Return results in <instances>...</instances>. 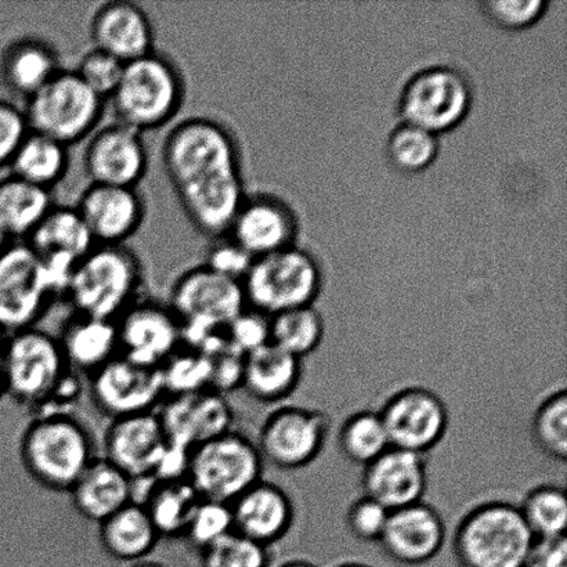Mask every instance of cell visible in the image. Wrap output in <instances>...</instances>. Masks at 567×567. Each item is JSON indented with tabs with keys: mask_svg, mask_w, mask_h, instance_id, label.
Here are the masks:
<instances>
[{
	"mask_svg": "<svg viewBox=\"0 0 567 567\" xmlns=\"http://www.w3.org/2000/svg\"><path fill=\"white\" fill-rule=\"evenodd\" d=\"M161 158L176 197L243 175L241 150L235 133L209 116H192L172 127Z\"/></svg>",
	"mask_w": 567,
	"mask_h": 567,
	"instance_id": "1",
	"label": "cell"
},
{
	"mask_svg": "<svg viewBox=\"0 0 567 567\" xmlns=\"http://www.w3.org/2000/svg\"><path fill=\"white\" fill-rule=\"evenodd\" d=\"M22 470L39 487L69 494L99 457L91 430L75 414L35 415L21 432Z\"/></svg>",
	"mask_w": 567,
	"mask_h": 567,
	"instance_id": "2",
	"label": "cell"
},
{
	"mask_svg": "<svg viewBox=\"0 0 567 567\" xmlns=\"http://www.w3.org/2000/svg\"><path fill=\"white\" fill-rule=\"evenodd\" d=\"M186 82L174 60L158 50L126 63L109 102L115 121L147 133L163 130L181 113Z\"/></svg>",
	"mask_w": 567,
	"mask_h": 567,
	"instance_id": "3",
	"label": "cell"
},
{
	"mask_svg": "<svg viewBox=\"0 0 567 567\" xmlns=\"http://www.w3.org/2000/svg\"><path fill=\"white\" fill-rule=\"evenodd\" d=\"M169 305L183 331V347L207 352L225 337L226 327L248 308L240 281L198 265L172 284Z\"/></svg>",
	"mask_w": 567,
	"mask_h": 567,
	"instance_id": "4",
	"label": "cell"
},
{
	"mask_svg": "<svg viewBox=\"0 0 567 567\" xmlns=\"http://www.w3.org/2000/svg\"><path fill=\"white\" fill-rule=\"evenodd\" d=\"M144 268L126 246H94L72 271L65 299L74 313L115 321L142 297Z\"/></svg>",
	"mask_w": 567,
	"mask_h": 567,
	"instance_id": "5",
	"label": "cell"
},
{
	"mask_svg": "<svg viewBox=\"0 0 567 567\" xmlns=\"http://www.w3.org/2000/svg\"><path fill=\"white\" fill-rule=\"evenodd\" d=\"M535 542L518 505L487 502L460 520L453 549L461 567H524Z\"/></svg>",
	"mask_w": 567,
	"mask_h": 567,
	"instance_id": "6",
	"label": "cell"
},
{
	"mask_svg": "<svg viewBox=\"0 0 567 567\" xmlns=\"http://www.w3.org/2000/svg\"><path fill=\"white\" fill-rule=\"evenodd\" d=\"M264 464L257 443L235 427L192 450L186 480L199 498L231 504L264 480Z\"/></svg>",
	"mask_w": 567,
	"mask_h": 567,
	"instance_id": "7",
	"label": "cell"
},
{
	"mask_svg": "<svg viewBox=\"0 0 567 567\" xmlns=\"http://www.w3.org/2000/svg\"><path fill=\"white\" fill-rule=\"evenodd\" d=\"M31 132L66 147L87 141L103 120L105 100L89 89L75 71L61 70L41 91L25 100Z\"/></svg>",
	"mask_w": 567,
	"mask_h": 567,
	"instance_id": "8",
	"label": "cell"
},
{
	"mask_svg": "<svg viewBox=\"0 0 567 567\" xmlns=\"http://www.w3.org/2000/svg\"><path fill=\"white\" fill-rule=\"evenodd\" d=\"M241 284L248 308L271 317L313 305L322 271L313 255L293 246L255 259Z\"/></svg>",
	"mask_w": 567,
	"mask_h": 567,
	"instance_id": "9",
	"label": "cell"
},
{
	"mask_svg": "<svg viewBox=\"0 0 567 567\" xmlns=\"http://www.w3.org/2000/svg\"><path fill=\"white\" fill-rule=\"evenodd\" d=\"M69 370L58 337L52 333L32 327L6 338L4 398L30 413L52 394Z\"/></svg>",
	"mask_w": 567,
	"mask_h": 567,
	"instance_id": "10",
	"label": "cell"
},
{
	"mask_svg": "<svg viewBox=\"0 0 567 567\" xmlns=\"http://www.w3.org/2000/svg\"><path fill=\"white\" fill-rule=\"evenodd\" d=\"M474 92L468 78L453 66L433 65L415 72L399 97L405 124L437 136L453 131L468 116Z\"/></svg>",
	"mask_w": 567,
	"mask_h": 567,
	"instance_id": "11",
	"label": "cell"
},
{
	"mask_svg": "<svg viewBox=\"0 0 567 567\" xmlns=\"http://www.w3.org/2000/svg\"><path fill=\"white\" fill-rule=\"evenodd\" d=\"M55 300L35 254L24 241L11 243L0 254V331L37 327Z\"/></svg>",
	"mask_w": 567,
	"mask_h": 567,
	"instance_id": "12",
	"label": "cell"
},
{
	"mask_svg": "<svg viewBox=\"0 0 567 567\" xmlns=\"http://www.w3.org/2000/svg\"><path fill=\"white\" fill-rule=\"evenodd\" d=\"M330 430V419L322 411L281 405L266 416L255 443L264 461L282 471H297L319 458Z\"/></svg>",
	"mask_w": 567,
	"mask_h": 567,
	"instance_id": "13",
	"label": "cell"
},
{
	"mask_svg": "<svg viewBox=\"0 0 567 567\" xmlns=\"http://www.w3.org/2000/svg\"><path fill=\"white\" fill-rule=\"evenodd\" d=\"M86 392L110 421L155 413L166 399L161 369L133 363L121 354L86 378Z\"/></svg>",
	"mask_w": 567,
	"mask_h": 567,
	"instance_id": "14",
	"label": "cell"
},
{
	"mask_svg": "<svg viewBox=\"0 0 567 567\" xmlns=\"http://www.w3.org/2000/svg\"><path fill=\"white\" fill-rule=\"evenodd\" d=\"M24 243L41 262L58 300L65 298L75 266L96 246L75 207L65 205H53Z\"/></svg>",
	"mask_w": 567,
	"mask_h": 567,
	"instance_id": "15",
	"label": "cell"
},
{
	"mask_svg": "<svg viewBox=\"0 0 567 567\" xmlns=\"http://www.w3.org/2000/svg\"><path fill=\"white\" fill-rule=\"evenodd\" d=\"M385 426L389 444L403 452L426 455L446 436L449 410L430 389H400L378 411Z\"/></svg>",
	"mask_w": 567,
	"mask_h": 567,
	"instance_id": "16",
	"label": "cell"
},
{
	"mask_svg": "<svg viewBox=\"0 0 567 567\" xmlns=\"http://www.w3.org/2000/svg\"><path fill=\"white\" fill-rule=\"evenodd\" d=\"M120 354L141 365L161 369L183 348V331L168 303L138 298L115 320Z\"/></svg>",
	"mask_w": 567,
	"mask_h": 567,
	"instance_id": "17",
	"label": "cell"
},
{
	"mask_svg": "<svg viewBox=\"0 0 567 567\" xmlns=\"http://www.w3.org/2000/svg\"><path fill=\"white\" fill-rule=\"evenodd\" d=\"M150 153L144 135L115 121L87 138L83 169L93 185L137 188L147 176Z\"/></svg>",
	"mask_w": 567,
	"mask_h": 567,
	"instance_id": "18",
	"label": "cell"
},
{
	"mask_svg": "<svg viewBox=\"0 0 567 567\" xmlns=\"http://www.w3.org/2000/svg\"><path fill=\"white\" fill-rule=\"evenodd\" d=\"M168 444L157 411L125 416L110 421L103 457L135 483L154 481Z\"/></svg>",
	"mask_w": 567,
	"mask_h": 567,
	"instance_id": "19",
	"label": "cell"
},
{
	"mask_svg": "<svg viewBox=\"0 0 567 567\" xmlns=\"http://www.w3.org/2000/svg\"><path fill=\"white\" fill-rule=\"evenodd\" d=\"M96 246H126L146 220V202L132 187L89 185L75 205Z\"/></svg>",
	"mask_w": 567,
	"mask_h": 567,
	"instance_id": "20",
	"label": "cell"
},
{
	"mask_svg": "<svg viewBox=\"0 0 567 567\" xmlns=\"http://www.w3.org/2000/svg\"><path fill=\"white\" fill-rule=\"evenodd\" d=\"M157 414L169 444L186 452L235 430V411L224 394L214 391L166 398Z\"/></svg>",
	"mask_w": 567,
	"mask_h": 567,
	"instance_id": "21",
	"label": "cell"
},
{
	"mask_svg": "<svg viewBox=\"0 0 567 567\" xmlns=\"http://www.w3.org/2000/svg\"><path fill=\"white\" fill-rule=\"evenodd\" d=\"M297 235V215L271 194L247 196L227 231V237L254 259L293 247Z\"/></svg>",
	"mask_w": 567,
	"mask_h": 567,
	"instance_id": "22",
	"label": "cell"
},
{
	"mask_svg": "<svg viewBox=\"0 0 567 567\" xmlns=\"http://www.w3.org/2000/svg\"><path fill=\"white\" fill-rule=\"evenodd\" d=\"M444 540L446 525L441 514L421 502L389 514L380 546L394 563L420 566L437 557Z\"/></svg>",
	"mask_w": 567,
	"mask_h": 567,
	"instance_id": "23",
	"label": "cell"
},
{
	"mask_svg": "<svg viewBox=\"0 0 567 567\" xmlns=\"http://www.w3.org/2000/svg\"><path fill=\"white\" fill-rule=\"evenodd\" d=\"M426 486L425 455L391 447L364 468V496L389 513L421 503Z\"/></svg>",
	"mask_w": 567,
	"mask_h": 567,
	"instance_id": "24",
	"label": "cell"
},
{
	"mask_svg": "<svg viewBox=\"0 0 567 567\" xmlns=\"http://www.w3.org/2000/svg\"><path fill=\"white\" fill-rule=\"evenodd\" d=\"M93 48L131 63L154 52L155 33L147 11L124 0L109 2L94 11L91 21Z\"/></svg>",
	"mask_w": 567,
	"mask_h": 567,
	"instance_id": "25",
	"label": "cell"
},
{
	"mask_svg": "<svg viewBox=\"0 0 567 567\" xmlns=\"http://www.w3.org/2000/svg\"><path fill=\"white\" fill-rule=\"evenodd\" d=\"M235 532L270 548L291 530L295 509L291 497L275 483L260 481L230 504Z\"/></svg>",
	"mask_w": 567,
	"mask_h": 567,
	"instance_id": "26",
	"label": "cell"
},
{
	"mask_svg": "<svg viewBox=\"0 0 567 567\" xmlns=\"http://www.w3.org/2000/svg\"><path fill=\"white\" fill-rule=\"evenodd\" d=\"M69 494L78 515L100 525L127 504L135 502V482L99 455Z\"/></svg>",
	"mask_w": 567,
	"mask_h": 567,
	"instance_id": "27",
	"label": "cell"
},
{
	"mask_svg": "<svg viewBox=\"0 0 567 567\" xmlns=\"http://www.w3.org/2000/svg\"><path fill=\"white\" fill-rule=\"evenodd\" d=\"M55 337L66 365L85 378L120 355L115 321L74 313Z\"/></svg>",
	"mask_w": 567,
	"mask_h": 567,
	"instance_id": "28",
	"label": "cell"
},
{
	"mask_svg": "<svg viewBox=\"0 0 567 567\" xmlns=\"http://www.w3.org/2000/svg\"><path fill=\"white\" fill-rule=\"evenodd\" d=\"M61 70L58 50L41 38L17 39L0 58V78L4 86L24 100L41 91Z\"/></svg>",
	"mask_w": 567,
	"mask_h": 567,
	"instance_id": "29",
	"label": "cell"
},
{
	"mask_svg": "<svg viewBox=\"0 0 567 567\" xmlns=\"http://www.w3.org/2000/svg\"><path fill=\"white\" fill-rule=\"evenodd\" d=\"M300 380L302 360L271 342L244 355L241 389L257 402H282L297 391Z\"/></svg>",
	"mask_w": 567,
	"mask_h": 567,
	"instance_id": "30",
	"label": "cell"
},
{
	"mask_svg": "<svg viewBox=\"0 0 567 567\" xmlns=\"http://www.w3.org/2000/svg\"><path fill=\"white\" fill-rule=\"evenodd\" d=\"M99 526L100 547L118 563L136 564L148 559L161 537L142 504L133 502Z\"/></svg>",
	"mask_w": 567,
	"mask_h": 567,
	"instance_id": "31",
	"label": "cell"
},
{
	"mask_svg": "<svg viewBox=\"0 0 567 567\" xmlns=\"http://www.w3.org/2000/svg\"><path fill=\"white\" fill-rule=\"evenodd\" d=\"M199 496L187 480L148 483L141 503L163 538H183Z\"/></svg>",
	"mask_w": 567,
	"mask_h": 567,
	"instance_id": "32",
	"label": "cell"
},
{
	"mask_svg": "<svg viewBox=\"0 0 567 567\" xmlns=\"http://www.w3.org/2000/svg\"><path fill=\"white\" fill-rule=\"evenodd\" d=\"M53 205L52 192L11 174L0 179V225L13 241H24Z\"/></svg>",
	"mask_w": 567,
	"mask_h": 567,
	"instance_id": "33",
	"label": "cell"
},
{
	"mask_svg": "<svg viewBox=\"0 0 567 567\" xmlns=\"http://www.w3.org/2000/svg\"><path fill=\"white\" fill-rule=\"evenodd\" d=\"M70 159V148L64 144L30 132L9 168L11 175L52 192L69 174Z\"/></svg>",
	"mask_w": 567,
	"mask_h": 567,
	"instance_id": "34",
	"label": "cell"
},
{
	"mask_svg": "<svg viewBox=\"0 0 567 567\" xmlns=\"http://www.w3.org/2000/svg\"><path fill=\"white\" fill-rule=\"evenodd\" d=\"M324 330V320L313 305L270 317V342L299 360L316 352Z\"/></svg>",
	"mask_w": 567,
	"mask_h": 567,
	"instance_id": "35",
	"label": "cell"
},
{
	"mask_svg": "<svg viewBox=\"0 0 567 567\" xmlns=\"http://www.w3.org/2000/svg\"><path fill=\"white\" fill-rule=\"evenodd\" d=\"M338 443L349 463L364 468L391 449L380 413L369 410L359 411L343 421Z\"/></svg>",
	"mask_w": 567,
	"mask_h": 567,
	"instance_id": "36",
	"label": "cell"
},
{
	"mask_svg": "<svg viewBox=\"0 0 567 567\" xmlns=\"http://www.w3.org/2000/svg\"><path fill=\"white\" fill-rule=\"evenodd\" d=\"M519 511L536 540L566 536L567 497L564 488L554 485L532 488Z\"/></svg>",
	"mask_w": 567,
	"mask_h": 567,
	"instance_id": "37",
	"label": "cell"
},
{
	"mask_svg": "<svg viewBox=\"0 0 567 567\" xmlns=\"http://www.w3.org/2000/svg\"><path fill=\"white\" fill-rule=\"evenodd\" d=\"M439 138L419 126L402 124L394 127L386 143L389 163L403 174H420L435 163Z\"/></svg>",
	"mask_w": 567,
	"mask_h": 567,
	"instance_id": "38",
	"label": "cell"
},
{
	"mask_svg": "<svg viewBox=\"0 0 567 567\" xmlns=\"http://www.w3.org/2000/svg\"><path fill=\"white\" fill-rule=\"evenodd\" d=\"M532 436L547 457L559 463L567 458V393L565 389L549 394L538 405L532 420Z\"/></svg>",
	"mask_w": 567,
	"mask_h": 567,
	"instance_id": "39",
	"label": "cell"
},
{
	"mask_svg": "<svg viewBox=\"0 0 567 567\" xmlns=\"http://www.w3.org/2000/svg\"><path fill=\"white\" fill-rule=\"evenodd\" d=\"M166 398L210 391L213 364L208 354L183 347L161 367Z\"/></svg>",
	"mask_w": 567,
	"mask_h": 567,
	"instance_id": "40",
	"label": "cell"
},
{
	"mask_svg": "<svg viewBox=\"0 0 567 567\" xmlns=\"http://www.w3.org/2000/svg\"><path fill=\"white\" fill-rule=\"evenodd\" d=\"M199 555L202 567H270L269 548L231 532Z\"/></svg>",
	"mask_w": 567,
	"mask_h": 567,
	"instance_id": "41",
	"label": "cell"
},
{
	"mask_svg": "<svg viewBox=\"0 0 567 567\" xmlns=\"http://www.w3.org/2000/svg\"><path fill=\"white\" fill-rule=\"evenodd\" d=\"M235 532L230 504L199 499L183 540L197 553Z\"/></svg>",
	"mask_w": 567,
	"mask_h": 567,
	"instance_id": "42",
	"label": "cell"
},
{
	"mask_svg": "<svg viewBox=\"0 0 567 567\" xmlns=\"http://www.w3.org/2000/svg\"><path fill=\"white\" fill-rule=\"evenodd\" d=\"M125 64L96 48L87 50L78 63L75 74L97 96L109 102L121 81Z\"/></svg>",
	"mask_w": 567,
	"mask_h": 567,
	"instance_id": "43",
	"label": "cell"
},
{
	"mask_svg": "<svg viewBox=\"0 0 567 567\" xmlns=\"http://www.w3.org/2000/svg\"><path fill=\"white\" fill-rule=\"evenodd\" d=\"M225 338L235 352L252 353L270 343V317L247 308L226 327Z\"/></svg>",
	"mask_w": 567,
	"mask_h": 567,
	"instance_id": "44",
	"label": "cell"
},
{
	"mask_svg": "<svg viewBox=\"0 0 567 567\" xmlns=\"http://www.w3.org/2000/svg\"><path fill=\"white\" fill-rule=\"evenodd\" d=\"M481 6L494 24L505 30H524L542 19L548 3L544 0H486Z\"/></svg>",
	"mask_w": 567,
	"mask_h": 567,
	"instance_id": "45",
	"label": "cell"
},
{
	"mask_svg": "<svg viewBox=\"0 0 567 567\" xmlns=\"http://www.w3.org/2000/svg\"><path fill=\"white\" fill-rule=\"evenodd\" d=\"M254 258L230 237L215 238L205 252L204 266L227 279L243 281L254 264Z\"/></svg>",
	"mask_w": 567,
	"mask_h": 567,
	"instance_id": "46",
	"label": "cell"
},
{
	"mask_svg": "<svg viewBox=\"0 0 567 567\" xmlns=\"http://www.w3.org/2000/svg\"><path fill=\"white\" fill-rule=\"evenodd\" d=\"M389 511L370 497L354 499L347 511L350 535L363 543H380L385 530Z\"/></svg>",
	"mask_w": 567,
	"mask_h": 567,
	"instance_id": "47",
	"label": "cell"
},
{
	"mask_svg": "<svg viewBox=\"0 0 567 567\" xmlns=\"http://www.w3.org/2000/svg\"><path fill=\"white\" fill-rule=\"evenodd\" d=\"M30 132L24 110L0 100V169L9 168Z\"/></svg>",
	"mask_w": 567,
	"mask_h": 567,
	"instance_id": "48",
	"label": "cell"
},
{
	"mask_svg": "<svg viewBox=\"0 0 567 567\" xmlns=\"http://www.w3.org/2000/svg\"><path fill=\"white\" fill-rule=\"evenodd\" d=\"M524 567H567L566 536L536 540Z\"/></svg>",
	"mask_w": 567,
	"mask_h": 567,
	"instance_id": "49",
	"label": "cell"
},
{
	"mask_svg": "<svg viewBox=\"0 0 567 567\" xmlns=\"http://www.w3.org/2000/svg\"><path fill=\"white\" fill-rule=\"evenodd\" d=\"M6 333L0 331V400L4 399V380H3V363H4V348H6Z\"/></svg>",
	"mask_w": 567,
	"mask_h": 567,
	"instance_id": "50",
	"label": "cell"
},
{
	"mask_svg": "<svg viewBox=\"0 0 567 567\" xmlns=\"http://www.w3.org/2000/svg\"><path fill=\"white\" fill-rule=\"evenodd\" d=\"M14 243L13 238L8 235V231L0 225V254L4 252L10 247V244Z\"/></svg>",
	"mask_w": 567,
	"mask_h": 567,
	"instance_id": "51",
	"label": "cell"
},
{
	"mask_svg": "<svg viewBox=\"0 0 567 567\" xmlns=\"http://www.w3.org/2000/svg\"><path fill=\"white\" fill-rule=\"evenodd\" d=\"M130 567H168V566L157 563V560L144 559V560H141V563L132 564Z\"/></svg>",
	"mask_w": 567,
	"mask_h": 567,
	"instance_id": "52",
	"label": "cell"
},
{
	"mask_svg": "<svg viewBox=\"0 0 567 567\" xmlns=\"http://www.w3.org/2000/svg\"><path fill=\"white\" fill-rule=\"evenodd\" d=\"M279 567H317L313 564L306 563V560H288V563L280 565Z\"/></svg>",
	"mask_w": 567,
	"mask_h": 567,
	"instance_id": "53",
	"label": "cell"
},
{
	"mask_svg": "<svg viewBox=\"0 0 567 567\" xmlns=\"http://www.w3.org/2000/svg\"><path fill=\"white\" fill-rule=\"evenodd\" d=\"M336 567H370V566H367L363 564H358V563H347V564L338 565Z\"/></svg>",
	"mask_w": 567,
	"mask_h": 567,
	"instance_id": "54",
	"label": "cell"
}]
</instances>
